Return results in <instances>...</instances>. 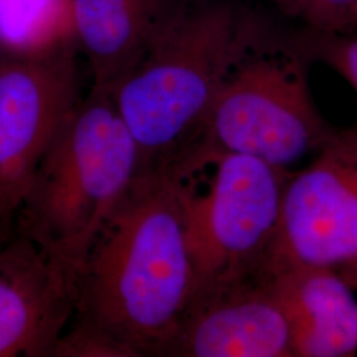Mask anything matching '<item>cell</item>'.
<instances>
[{"label":"cell","instance_id":"1","mask_svg":"<svg viewBox=\"0 0 357 357\" xmlns=\"http://www.w3.org/2000/svg\"><path fill=\"white\" fill-rule=\"evenodd\" d=\"M195 283L176 172L139 174L78 268L66 330L103 357H166Z\"/></svg>","mask_w":357,"mask_h":357},{"label":"cell","instance_id":"2","mask_svg":"<svg viewBox=\"0 0 357 357\" xmlns=\"http://www.w3.org/2000/svg\"><path fill=\"white\" fill-rule=\"evenodd\" d=\"M261 43L228 1L169 11L139 61L107 90L137 144L138 175L195 153L225 79Z\"/></svg>","mask_w":357,"mask_h":357},{"label":"cell","instance_id":"3","mask_svg":"<svg viewBox=\"0 0 357 357\" xmlns=\"http://www.w3.org/2000/svg\"><path fill=\"white\" fill-rule=\"evenodd\" d=\"M138 172L137 144L109 91L91 86L44 153L16 231L78 270Z\"/></svg>","mask_w":357,"mask_h":357},{"label":"cell","instance_id":"4","mask_svg":"<svg viewBox=\"0 0 357 357\" xmlns=\"http://www.w3.org/2000/svg\"><path fill=\"white\" fill-rule=\"evenodd\" d=\"M175 172L195 289L261 274L294 172L248 155L204 150Z\"/></svg>","mask_w":357,"mask_h":357},{"label":"cell","instance_id":"5","mask_svg":"<svg viewBox=\"0 0 357 357\" xmlns=\"http://www.w3.org/2000/svg\"><path fill=\"white\" fill-rule=\"evenodd\" d=\"M301 47H262L237 65L217 94L199 149L248 155L282 168L318 153L336 131L320 114Z\"/></svg>","mask_w":357,"mask_h":357},{"label":"cell","instance_id":"6","mask_svg":"<svg viewBox=\"0 0 357 357\" xmlns=\"http://www.w3.org/2000/svg\"><path fill=\"white\" fill-rule=\"evenodd\" d=\"M357 261V126L336 130L284 191L264 274L284 268L340 270Z\"/></svg>","mask_w":357,"mask_h":357},{"label":"cell","instance_id":"7","mask_svg":"<svg viewBox=\"0 0 357 357\" xmlns=\"http://www.w3.org/2000/svg\"><path fill=\"white\" fill-rule=\"evenodd\" d=\"M79 100L76 45L44 54L0 47V218L15 220L44 153Z\"/></svg>","mask_w":357,"mask_h":357},{"label":"cell","instance_id":"8","mask_svg":"<svg viewBox=\"0 0 357 357\" xmlns=\"http://www.w3.org/2000/svg\"><path fill=\"white\" fill-rule=\"evenodd\" d=\"M166 357H294L268 275L195 289Z\"/></svg>","mask_w":357,"mask_h":357},{"label":"cell","instance_id":"9","mask_svg":"<svg viewBox=\"0 0 357 357\" xmlns=\"http://www.w3.org/2000/svg\"><path fill=\"white\" fill-rule=\"evenodd\" d=\"M77 273L15 231L0 249V357H53L73 318Z\"/></svg>","mask_w":357,"mask_h":357},{"label":"cell","instance_id":"10","mask_svg":"<svg viewBox=\"0 0 357 357\" xmlns=\"http://www.w3.org/2000/svg\"><path fill=\"white\" fill-rule=\"evenodd\" d=\"M268 278L290 328L294 357L356 354L357 299L337 270L290 268Z\"/></svg>","mask_w":357,"mask_h":357},{"label":"cell","instance_id":"11","mask_svg":"<svg viewBox=\"0 0 357 357\" xmlns=\"http://www.w3.org/2000/svg\"><path fill=\"white\" fill-rule=\"evenodd\" d=\"M73 13L93 86L110 90L139 61L169 10L163 0H73Z\"/></svg>","mask_w":357,"mask_h":357},{"label":"cell","instance_id":"12","mask_svg":"<svg viewBox=\"0 0 357 357\" xmlns=\"http://www.w3.org/2000/svg\"><path fill=\"white\" fill-rule=\"evenodd\" d=\"M76 45L73 0H0V47L44 54Z\"/></svg>","mask_w":357,"mask_h":357},{"label":"cell","instance_id":"13","mask_svg":"<svg viewBox=\"0 0 357 357\" xmlns=\"http://www.w3.org/2000/svg\"><path fill=\"white\" fill-rule=\"evenodd\" d=\"M310 59H317L343 77L357 94V35L315 33L299 45Z\"/></svg>","mask_w":357,"mask_h":357},{"label":"cell","instance_id":"14","mask_svg":"<svg viewBox=\"0 0 357 357\" xmlns=\"http://www.w3.org/2000/svg\"><path fill=\"white\" fill-rule=\"evenodd\" d=\"M315 33H348L357 28V0H290Z\"/></svg>","mask_w":357,"mask_h":357},{"label":"cell","instance_id":"15","mask_svg":"<svg viewBox=\"0 0 357 357\" xmlns=\"http://www.w3.org/2000/svg\"><path fill=\"white\" fill-rule=\"evenodd\" d=\"M16 231L15 228V220H6L0 218V249L10 241Z\"/></svg>","mask_w":357,"mask_h":357}]
</instances>
